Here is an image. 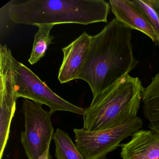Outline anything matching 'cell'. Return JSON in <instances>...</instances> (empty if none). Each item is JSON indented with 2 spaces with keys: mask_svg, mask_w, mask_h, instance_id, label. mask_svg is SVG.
Here are the masks:
<instances>
[{
  "mask_svg": "<svg viewBox=\"0 0 159 159\" xmlns=\"http://www.w3.org/2000/svg\"><path fill=\"white\" fill-rule=\"evenodd\" d=\"M132 30L115 18L92 36L88 57L78 80L89 84L93 100L138 65L133 54Z\"/></svg>",
  "mask_w": 159,
  "mask_h": 159,
  "instance_id": "1",
  "label": "cell"
},
{
  "mask_svg": "<svg viewBox=\"0 0 159 159\" xmlns=\"http://www.w3.org/2000/svg\"><path fill=\"white\" fill-rule=\"evenodd\" d=\"M8 3L11 22L35 26L107 23L111 10L104 0H12Z\"/></svg>",
  "mask_w": 159,
  "mask_h": 159,
  "instance_id": "2",
  "label": "cell"
},
{
  "mask_svg": "<svg viewBox=\"0 0 159 159\" xmlns=\"http://www.w3.org/2000/svg\"><path fill=\"white\" fill-rule=\"evenodd\" d=\"M144 87L129 74L104 91L85 109L83 129L96 132L124 124L138 117Z\"/></svg>",
  "mask_w": 159,
  "mask_h": 159,
  "instance_id": "3",
  "label": "cell"
},
{
  "mask_svg": "<svg viewBox=\"0 0 159 159\" xmlns=\"http://www.w3.org/2000/svg\"><path fill=\"white\" fill-rule=\"evenodd\" d=\"M12 65L14 73L16 95L49 107L52 113L65 111L82 115L84 109L60 97L50 89L31 70L13 56Z\"/></svg>",
  "mask_w": 159,
  "mask_h": 159,
  "instance_id": "4",
  "label": "cell"
},
{
  "mask_svg": "<svg viewBox=\"0 0 159 159\" xmlns=\"http://www.w3.org/2000/svg\"><path fill=\"white\" fill-rule=\"evenodd\" d=\"M142 126V120L138 117L120 126L102 131L74 129L75 145L85 159H107L108 154L120 147L124 139Z\"/></svg>",
  "mask_w": 159,
  "mask_h": 159,
  "instance_id": "5",
  "label": "cell"
},
{
  "mask_svg": "<svg viewBox=\"0 0 159 159\" xmlns=\"http://www.w3.org/2000/svg\"><path fill=\"white\" fill-rule=\"evenodd\" d=\"M22 111L25 130L21 133V142L28 159H39L50 149L54 134L51 120L53 113L46 111L42 105L24 98Z\"/></svg>",
  "mask_w": 159,
  "mask_h": 159,
  "instance_id": "6",
  "label": "cell"
},
{
  "mask_svg": "<svg viewBox=\"0 0 159 159\" xmlns=\"http://www.w3.org/2000/svg\"><path fill=\"white\" fill-rule=\"evenodd\" d=\"M12 54L7 46L0 48V159H2L9 139L12 120L16 110Z\"/></svg>",
  "mask_w": 159,
  "mask_h": 159,
  "instance_id": "7",
  "label": "cell"
},
{
  "mask_svg": "<svg viewBox=\"0 0 159 159\" xmlns=\"http://www.w3.org/2000/svg\"><path fill=\"white\" fill-rule=\"evenodd\" d=\"M92 38L84 32L70 44L62 48L63 59L58 74L60 83L78 80L87 60Z\"/></svg>",
  "mask_w": 159,
  "mask_h": 159,
  "instance_id": "8",
  "label": "cell"
},
{
  "mask_svg": "<svg viewBox=\"0 0 159 159\" xmlns=\"http://www.w3.org/2000/svg\"><path fill=\"white\" fill-rule=\"evenodd\" d=\"M111 10L115 18L133 30L145 34L159 47V38L150 22L135 1L109 0Z\"/></svg>",
  "mask_w": 159,
  "mask_h": 159,
  "instance_id": "9",
  "label": "cell"
},
{
  "mask_svg": "<svg viewBox=\"0 0 159 159\" xmlns=\"http://www.w3.org/2000/svg\"><path fill=\"white\" fill-rule=\"evenodd\" d=\"M130 141L120 145L122 159H159V134L151 130H139Z\"/></svg>",
  "mask_w": 159,
  "mask_h": 159,
  "instance_id": "10",
  "label": "cell"
},
{
  "mask_svg": "<svg viewBox=\"0 0 159 159\" xmlns=\"http://www.w3.org/2000/svg\"><path fill=\"white\" fill-rule=\"evenodd\" d=\"M143 113L149 128L159 134V71L151 79L142 93Z\"/></svg>",
  "mask_w": 159,
  "mask_h": 159,
  "instance_id": "11",
  "label": "cell"
},
{
  "mask_svg": "<svg viewBox=\"0 0 159 159\" xmlns=\"http://www.w3.org/2000/svg\"><path fill=\"white\" fill-rule=\"evenodd\" d=\"M52 139L55 145L57 159H85L74 144L68 134L57 128Z\"/></svg>",
  "mask_w": 159,
  "mask_h": 159,
  "instance_id": "12",
  "label": "cell"
},
{
  "mask_svg": "<svg viewBox=\"0 0 159 159\" xmlns=\"http://www.w3.org/2000/svg\"><path fill=\"white\" fill-rule=\"evenodd\" d=\"M55 25L44 24L37 25L39 30L35 34L34 43L30 57L28 61L30 65L38 63L46 54L50 44L52 43L54 37L50 32Z\"/></svg>",
  "mask_w": 159,
  "mask_h": 159,
  "instance_id": "13",
  "label": "cell"
},
{
  "mask_svg": "<svg viewBox=\"0 0 159 159\" xmlns=\"http://www.w3.org/2000/svg\"><path fill=\"white\" fill-rule=\"evenodd\" d=\"M148 17L159 38V2L158 0H135Z\"/></svg>",
  "mask_w": 159,
  "mask_h": 159,
  "instance_id": "14",
  "label": "cell"
},
{
  "mask_svg": "<svg viewBox=\"0 0 159 159\" xmlns=\"http://www.w3.org/2000/svg\"><path fill=\"white\" fill-rule=\"evenodd\" d=\"M1 14V25H0V31H1V36L5 32V30L7 27L8 22L11 21L10 14L9 12V3H6L5 5L2 7L0 10Z\"/></svg>",
  "mask_w": 159,
  "mask_h": 159,
  "instance_id": "15",
  "label": "cell"
},
{
  "mask_svg": "<svg viewBox=\"0 0 159 159\" xmlns=\"http://www.w3.org/2000/svg\"><path fill=\"white\" fill-rule=\"evenodd\" d=\"M50 149L47 150L46 152L39 158V159H50Z\"/></svg>",
  "mask_w": 159,
  "mask_h": 159,
  "instance_id": "16",
  "label": "cell"
},
{
  "mask_svg": "<svg viewBox=\"0 0 159 159\" xmlns=\"http://www.w3.org/2000/svg\"><path fill=\"white\" fill-rule=\"evenodd\" d=\"M158 1H159V0H158Z\"/></svg>",
  "mask_w": 159,
  "mask_h": 159,
  "instance_id": "17",
  "label": "cell"
}]
</instances>
